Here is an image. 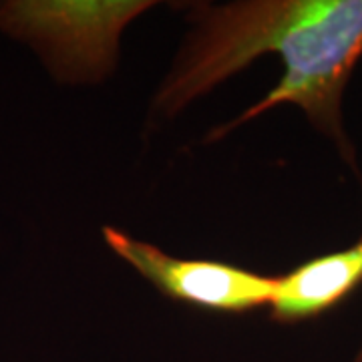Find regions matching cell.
<instances>
[{
  "label": "cell",
  "instance_id": "277c9868",
  "mask_svg": "<svg viewBox=\"0 0 362 362\" xmlns=\"http://www.w3.org/2000/svg\"><path fill=\"white\" fill-rule=\"evenodd\" d=\"M362 286V233L349 247L320 254L276 276L270 318L280 324L316 320Z\"/></svg>",
  "mask_w": 362,
  "mask_h": 362
},
{
  "label": "cell",
  "instance_id": "3957f363",
  "mask_svg": "<svg viewBox=\"0 0 362 362\" xmlns=\"http://www.w3.org/2000/svg\"><path fill=\"white\" fill-rule=\"evenodd\" d=\"M103 242L169 300L220 314H247L268 308L276 276L218 259L175 258L151 242L113 226L103 228Z\"/></svg>",
  "mask_w": 362,
  "mask_h": 362
},
{
  "label": "cell",
  "instance_id": "7a4b0ae2",
  "mask_svg": "<svg viewBox=\"0 0 362 362\" xmlns=\"http://www.w3.org/2000/svg\"><path fill=\"white\" fill-rule=\"evenodd\" d=\"M151 0H4L0 30L26 45L63 85L101 83L117 69L127 26Z\"/></svg>",
  "mask_w": 362,
  "mask_h": 362
},
{
  "label": "cell",
  "instance_id": "6da1fadb",
  "mask_svg": "<svg viewBox=\"0 0 362 362\" xmlns=\"http://www.w3.org/2000/svg\"><path fill=\"white\" fill-rule=\"evenodd\" d=\"M187 33L149 105V123H168L189 105L274 52L284 75L266 97L214 127L204 143L294 105L358 177L344 125V93L362 59V0H232L187 4Z\"/></svg>",
  "mask_w": 362,
  "mask_h": 362
},
{
  "label": "cell",
  "instance_id": "5b68a950",
  "mask_svg": "<svg viewBox=\"0 0 362 362\" xmlns=\"http://www.w3.org/2000/svg\"><path fill=\"white\" fill-rule=\"evenodd\" d=\"M350 362H362V346L358 350H356V354H354V358Z\"/></svg>",
  "mask_w": 362,
  "mask_h": 362
},
{
  "label": "cell",
  "instance_id": "8992f818",
  "mask_svg": "<svg viewBox=\"0 0 362 362\" xmlns=\"http://www.w3.org/2000/svg\"><path fill=\"white\" fill-rule=\"evenodd\" d=\"M358 181H361V189H362V169H361V175H358Z\"/></svg>",
  "mask_w": 362,
  "mask_h": 362
}]
</instances>
